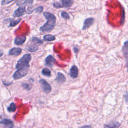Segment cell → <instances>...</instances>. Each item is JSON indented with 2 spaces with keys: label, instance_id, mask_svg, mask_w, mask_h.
I'll list each match as a JSON object with an SVG mask.
<instances>
[{
  "label": "cell",
  "instance_id": "cell-25",
  "mask_svg": "<svg viewBox=\"0 0 128 128\" xmlns=\"http://www.w3.org/2000/svg\"><path fill=\"white\" fill-rule=\"evenodd\" d=\"M13 1H14L13 0H2L1 2V4L2 5L7 4H8L10 3V2H12Z\"/></svg>",
  "mask_w": 128,
  "mask_h": 128
},
{
  "label": "cell",
  "instance_id": "cell-13",
  "mask_svg": "<svg viewBox=\"0 0 128 128\" xmlns=\"http://www.w3.org/2000/svg\"><path fill=\"white\" fill-rule=\"evenodd\" d=\"M120 125V123L118 122H112L108 124H105L104 128H119Z\"/></svg>",
  "mask_w": 128,
  "mask_h": 128
},
{
  "label": "cell",
  "instance_id": "cell-11",
  "mask_svg": "<svg viewBox=\"0 0 128 128\" xmlns=\"http://www.w3.org/2000/svg\"><path fill=\"white\" fill-rule=\"evenodd\" d=\"M70 75L72 78H76L78 76V68L75 65L72 66L70 71Z\"/></svg>",
  "mask_w": 128,
  "mask_h": 128
},
{
  "label": "cell",
  "instance_id": "cell-30",
  "mask_svg": "<svg viewBox=\"0 0 128 128\" xmlns=\"http://www.w3.org/2000/svg\"><path fill=\"white\" fill-rule=\"evenodd\" d=\"M74 51L75 52H78V48H74Z\"/></svg>",
  "mask_w": 128,
  "mask_h": 128
},
{
  "label": "cell",
  "instance_id": "cell-29",
  "mask_svg": "<svg viewBox=\"0 0 128 128\" xmlns=\"http://www.w3.org/2000/svg\"><path fill=\"white\" fill-rule=\"evenodd\" d=\"M3 54H4V52H3V51L0 50V57H1V56L3 55Z\"/></svg>",
  "mask_w": 128,
  "mask_h": 128
},
{
  "label": "cell",
  "instance_id": "cell-23",
  "mask_svg": "<svg viewBox=\"0 0 128 128\" xmlns=\"http://www.w3.org/2000/svg\"><path fill=\"white\" fill-rule=\"evenodd\" d=\"M61 16L62 18H64L67 20V19H69L70 18V16L69 14L66 12H61Z\"/></svg>",
  "mask_w": 128,
  "mask_h": 128
},
{
  "label": "cell",
  "instance_id": "cell-26",
  "mask_svg": "<svg viewBox=\"0 0 128 128\" xmlns=\"http://www.w3.org/2000/svg\"><path fill=\"white\" fill-rule=\"evenodd\" d=\"M78 128H92L90 125H84V126H82Z\"/></svg>",
  "mask_w": 128,
  "mask_h": 128
},
{
  "label": "cell",
  "instance_id": "cell-31",
  "mask_svg": "<svg viewBox=\"0 0 128 128\" xmlns=\"http://www.w3.org/2000/svg\"><path fill=\"white\" fill-rule=\"evenodd\" d=\"M2 14V11L0 10V15Z\"/></svg>",
  "mask_w": 128,
  "mask_h": 128
},
{
  "label": "cell",
  "instance_id": "cell-19",
  "mask_svg": "<svg viewBox=\"0 0 128 128\" xmlns=\"http://www.w3.org/2000/svg\"><path fill=\"white\" fill-rule=\"evenodd\" d=\"M16 104L14 102H12L10 103V106L8 107L7 110L9 112H14L16 110Z\"/></svg>",
  "mask_w": 128,
  "mask_h": 128
},
{
  "label": "cell",
  "instance_id": "cell-3",
  "mask_svg": "<svg viewBox=\"0 0 128 128\" xmlns=\"http://www.w3.org/2000/svg\"><path fill=\"white\" fill-rule=\"evenodd\" d=\"M74 1L72 0H62L60 2H55L53 3V6L56 8H60L62 7L70 8L72 6Z\"/></svg>",
  "mask_w": 128,
  "mask_h": 128
},
{
  "label": "cell",
  "instance_id": "cell-1",
  "mask_svg": "<svg viewBox=\"0 0 128 128\" xmlns=\"http://www.w3.org/2000/svg\"><path fill=\"white\" fill-rule=\"evenodd\" d=\"M44 18L47 20L45 24L40 28V30L42 32H48L52 30L55 26L56 18L50 12H45L43 13Z\"/></svg>",
  "mask_w": 128,
  "mask_h": 128
},
{
  "label": "cell",
  "instance_id": "cell-8",
  "mask_svg": "<svg viewBox=\"0 0 128 128\" xmlns=\"http://www.w3.org/2000/svg\"><path fill=\"white\" fill-rule=\"evenodd\" d=\"M56 59L52 55L48 56L45 58V64L48 66L52 67L55 64Z\"/></svg>",
  "mask_w": 128,
  "mask_h": 128
},
{
  "label": "cell",
  "instance_id": "cell-4",
  "mask_svg": "<svg viewBox=\"0 0 128 128\" xmlns=\"http://www.w3.org/2000/svg\"><path fill=\"white\" fill-rule=\"evenodd\" d=\"M28 72V69L21 68L18 69L12 74V78L14 80L20 79L24 76H26Z\"/></svg>",
  "mask_w": 128,
  "mask_h": 128
},
{
  "label": "cell",
  "instance_id": "cell-7",
  "mask_svg": "<svg viewBox=\"0 0 128 128\" xmlns=\"http://www.w3.org/2000/svg\"><path fill=\"white\" fill-rule=\"evenodd\" d=\"M26 12V8L24 6H21L18 7L14 13L13 16L14 17H20L23 16Z\"/></svg>",
  "mask_w": 128,
  "mask_h": 128
},
{
  "label": "cell",
  "instance_id": "cell-14",
  "mask_svg": "<svg viewBox=\"0 0 128 128\" xmlns=\"http://www.w3.org/2000/svg\"><path fill=\"white\" fill-rule=\"evenodd\" d=\"M38 44L34 43L32 42V44H30L28 46L26 47V50L30 52H36V50H38Z\"/></svg>",
  "mask_w": 128,
  "mask_h": 128
},
{
  "label": "cell",
  "instance_id": "cell-2",
  "mask_svg": "<svg viewBox=\"0 0 128 128\" xmlns=\"http://www.w3.org/2000/svg\"><path fill=\"white\" fill-rule=\"evenodd\" d=\"M31 58L32 56L30 54H24L17 62V63L16 65V69H28L30 67L29 62L31 60Z\"/></svg>",
  "mask_w": 128,
  "mask_h": 128
},
{
  "label": "cell",
  "instance_id": "cell-28",
  "mask_svg": "<svg viewBox=\"0 0 128 128\" xmlns=\"http://www.w3.org/2000/svg\"><path fill=\"white\" fill-rule=\"evenodd\" d=\"M126 61V67L127 68V70L128 72V56L125 57Z\"/></svg>",
  "mask_w": 128,
  "mask_h": 128
},
{
  "label": "cell",
  "instance_id": "cell-22",
  "mask_svg": "<svg viewBox=\"0 0 128 128\" xmlns=\"http://www.w3.org/2000/svg\"><path fill=\"white\" fill-rule=\"evenodd\" d=\"M22 86L23 87L24 89H25L26 90H30L32 87L31 84L28 83H22Z\"/></svg>",
  "mask_w": 128,
  "mask_h": 128
},
{
  "label": "cell",
  "instance_id": "cell-27",
  "mask_svg": "<svg viewBox=\"0 0 128 128\" xmlns=\"http://www.w3.org/2000/svg\"><path fill=\"white\" fill-rule=\"evenodd\" d=\"M124 98H125L126 102H128V92L126 93V94L124 95Z\"/></svg>",
  "mask_w": 128,
  "mask_h": 128
},
{
  "label": "cell",
  "instance_id": "cell-5",
  "mask_svg": "<svg viewBox=\"0 0 128 128\" xmlns=\"http://www.w3.org/2000/svg\"><path fill=\"white\" fill-rule=\"evenodd\" d=\"M42 90L46 93H49L52 90V86L50 84L44 79H40L39 80Z\"/></svg>",
  "mask_w": 128,
  "mask_h": 128
},
{
  "label": "cell",
  "instance_id": "cell-15",
  "mask_svg": "<svg viewBox=\"0 0 128 128\" xmlns=\"http://www.w3.org/2000/svg\"><path fill=\"white\" fill-rule=\"evenodd\" d=\"M66 77L63 74H62L60 72H58L57 73V76L56 78V80L58 83L62 84L66 81Z\"/></svg>",
  "mask_w": 128,
  "mask_h": 128
},
{
  "label": "cell",
  "instance_id": "cell-10",
  "mask_svg": "<svg viewBox=\"0 0 128 128\" xmlns=\"http://www.w3.org/2000/svg\"><path fill=\"white\" fill-rule=\"evenodd\" d=\"M22 52V49L20 48H13L8 52V55L17 56L20 55Z\"/></svg>",
  "mask_w": 128,
  "mask_h": 128
},
{
  "label": "cell",
  "instance_id": "cell-17",
  "mask_svg": "<svg viewBox=\"0 0 128 128\" xmlns=\"http://www.w3.org/2000/svg\"><path fill=\"white\" fill-rule=\"evenodd\" d=\"M55 39V36L52 34H46L43 36V40L46 41H53Z\"/></svg>",
  "mask_w": 128,
  "mask_h": 128
},
{
  "label": "cell",
  "instance_id": "cell-16",
  "mask_svg": "<svg viewBox=\"0 0 128 128\" xmlns=\"http://www.w3.org/2000/svg\"><path fill=\"white\" fill-rule=\"evenodd\" d=\"M122 52L124 57L128 56V40L124 42V46L122 47Z\"/></svg>",
  "mask_w": 128,
  "mask_h": 128
},
{
  "label": "cell",
  "instance_id": "cell-24",
  "mask_svg": "<svg viewBox=\"0 0 128 128\" xmlns=\"http://www.w3.org/2000/svg\"><path fill=\"white\" fill-rule=\"evenodd\" d=\"M43 10H44V7L42 6H38L36 7L34 9L36 12H38V13L42 12V11H43Z\"/></svg>",
  "mask_w": 128,
  "mask_h": 128
},
{
  "label": "cell",
  "instance_id": "cell-9",
  "mask_svg": "<svg viewBox=\"0 0 128 128\" xmlns=\"http://www.w3.org/2000/svg\"><path fill=\"white\" fill-rule=\"evenodd\" d=\"M26 40V36H16L14 40V44L16 45H21Z\"/></svg>",
  "mask_w": 128,
  "mask_h": 128
},
{
  "label": "cell",
  "instance_id": "cell-6",
  "mask_svg": "<svg viewBox=\"0 0 128 128\" xmlns=\"http://www.w3.org/2000/svg\"><path fill=\"white\" fill-rule=\"evenodd\" d=\"M0 124H2L6 126V128H12L14 127L13 122L8 118L3 117L2 116H0Z\"/></svg>",
  "mask_w": 128,
  "mask_h": 128
},
{
  "label": "cell",
  "instance_id": "cell-20",
  "mask_svg": "<svg viewBox=\"0 0 128 128\" xmlns=\"http://www.w3.org/2000/svg\"><path fill=\"white\" fill-rule=\"evenodd\" d=\"M42 74L46 76H51V72L48 68H44L42 70Z\"/></svg>",
  "mask_w": 128,
  "mask_h": 128
},
{
  "label": "cell",
  "instance_id": "cell-18",
  "mask_svg": "<svg viewBox=\"0 0 128 128\" xmlns=\"http://www.w3.org/2000/svg\"><path fill=\"white\" fill-rule=\"evenodd\" d=\"M10 20V26H16L17 24H18V22L20 21V18H18V20H14V18H9Z\"/></svg>",
  "mask_w": 128,
  "mask_h": 128
},
{
  "label": "cell",
  "instance_id": "cell-12",
  "mask_svg": "<svg viewBox=\"0 0 128 128\" xmlns=\"http://www.w3.org/2000/svg\"><path fill=\"white\" fill-rule=\"evenodd\" d=\"M94 22V20L92 18H86L84 22V25L82 26V29L86 30L92 26Z\"/></svg>",
  "mask_w": 128,
  "mask_h": 128
},
{
  "label": "cell",
  "instance_id": "cell-21",
  "mask_svg": "<svg viewBox=\"0 0 128 128\" xmlns=\"http://www.w3.org/2000/svg\"><path fill=\"white\" fill-rule=\"evenodd\" d=\"M31 42L34 43L36 44H42L43 42L40 39L36 37H33L31 40Z\"/></svg>",
  "mask_w": 128,
  "mask_h": 128
}]
</instances>
